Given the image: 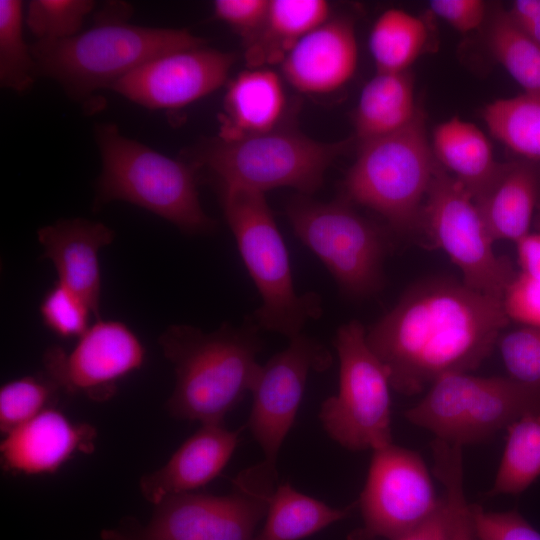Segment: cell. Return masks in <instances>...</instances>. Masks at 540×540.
<instances>
[{
    "label": "cell",
    "instance_id": "obj_1",
    "mask_svg": "<svg viewBox=\"0 0 540 540\" xmlns=\"http://www.w3.org/2000/svg\"><path fill=\"white\" fill-rule=\"evenodd\" d=\"M504 301L452 279L417 284L368 331L391 387L414 395L439 378L475 370L509 323Z\"/></svg>",
    "mask_w": 540,
    "mask_h": 540
},
{
    "label": "cell",
    "instance_id": "obj_2",
    "mask_svg": "<svg viewBox=\"0 0 540 540\" xmlns=\"http://www.w3.org/2000/svg\"><path fill=\"white\" fill-rule=\"evenodd\" d=\"M260 331L252 317L238 326L225 322L212 332L186 324L169 326L158 340L176 376L168 412L201 424L223 423L257 382Z\"/></svg>",
    "mask_w": 540,
    "mask_h": 540
},
{
    "label": "cell",
    "instance_id": "obj_3",
    "mask_svg": "<svg viewBox=\"0 0 540 540\" xmlns=\"http://www.w3.org/2000/svg\"><path fill=\"white\" fill-rule=\"evenodd\" d=\"M132 13L128 3L108 2L89 29L64 40L32 44L37 75L55 80L79 99L110 89L152 59L205 45L202 38L187 29L132 24Z\"/></svg>",
    "mask_w": 540,
    "mask_h": 540
},
{
    "label": "cell",
    "instance_id": "obj_4",
    "mask_svg": "<svg viewBox=\"0 0 540 540\" xmlns=\"http://www.w3.org/2000/svg\"><path fill=\"white\" fill-rule=\"evenodd\" d=\"M101 157L95 206L121 200L144 208L189 235L210 234L217 222L203 210L196 170L123 135L117 125L94 130Z\"/></svg>",
    "mask_w": 540,
    "mask_h": 540
},
{
    "label": "cell",
    "instance_id": "obj_5",
    "mask_svg": "<svg viewBox=\"0 0 540 540\" xmlns=\"http://www.w3.org/2000/svg\"><path fill=\"white\" fill-rule=\"evenodd\" d=\"M224 216L242 260L261 297L252 319L261 330L289 339L323 312L315 292L295 290L288 251L265 194L244 187H220Z\"/></svg>",
    "mask_w": 540,
    "mask_h": 540
},
{
    "label": "cell",
    "instance_id": "obj_6",
    "mask_svg": "<svg viewBox=\"0 0 540 540\" xmlns=\"http://www.w3.org/2000/svg\"><path fill=\"white\" fill-rule=\"evenodd\" d=\"M438 167L420 111L404 129L360 143L343 181V199L375 211L395 232L411 233L420 228Z\"/></svg>",
    "mask_w": 540,
    "mask_h": 540
},
{
    "label": "cell",
    "instance_id": "obj_7",
    "mask_svg": "<svg viewBox=\"0 0 540 540\" xmlns=\"http://www.w3.org/2000/svg\"><path fill=\"white\" fill-rule=\"evenodd\" d=\"M347 148L346 140L321 142L293 129L276 128L237 141H205L186 162L196 171L206 168L219 187H244L264 194L289 187L310 196Z\"/></svg>",
    "mask_w": 540,
    "mask_h": 540
},
{
    "label": "cell",
    "instance_id": "obj_8",
    "mask_svg": "<svg viewBox=\"0 0 540 540\" xmlns=\"http://www.w3.org/2000/svg\"><path fill=\"white\" fill-rule=\"evenodd\" d=\"M531 412H540V385L453 373L436 380L404 416L435 438L463 446L486 441Z\"/></svg>",
    "mask_w": 540,
    "mask_h": 540
},
{
    "label": "cell",
    "instance_id": "obj_9",
    "mask_svg": "<svg viewBox=\"0 0 540 540\" xmlns=\"http://www.w3.org/2000/svg\"><path fill=\"white\" fill-rule=\"evenodd\" d=\"M294 234L326 266L341 292L370 296L384 282V235L345 199L321 202L297 194L285 207Z\"/></svg>",
    "mask_w": 540,
    "mask_h": 540
},
{
    "label": "cell",
    "instance_id": "obj_10",
    "mask_svg": "<svg viewBox=\"0 0 540 540\" xmlns=\"http://www.w3.org/2000/svg\"><path fill=\"white\" fill-rule=\"evenodd\" d=\"M339 389L321 405L320 420L342 447L373 451L392 444L391 387L383 364L369 347L358 320L341 325L334 339Z\"/></svg>",
    "mask_w": 540,
    "mask_h": 540
},
{
    "label": "cell",
    "instance_id": "obj_11",
    "mask_svg": "<svg viewBox=\"0 0 540 540\" xmlns=\"http://www.w3.org/2000/svg\"><path fill=\"white\" fill-rule=\"evenodd\" d=\"M276 468L264 461L233 480L226 495L184 493L154 505L141 540H254L276 487Z\"/></svg>",
    "mask_w": 540,
    "mask_h": 540
},
{
    "label": "cell",
    "instance_id": "obj_12",
    "mask_svg": "<svg viewBox=\"0 0 540 540\" xmlns=\"http://www.w3.org/2000/svg\"><path fill=\"white\" fill-rule=\"evenodd\" d=\"M420 228L459 268L467 286L504 299L517 272L498 256L479 208L467 189L440 165L423 205Z\"/></svg>",
    "mask_w": 540,
    "mask_h": 540
},
{
    "label": "cell",
    "instance_id": "obj_13",
    "mask_svg": "<svg viewBox=\"0 0 540 540\" xmlns=\"http://www.w3.org/2000/svg\"><path fill=\"white\" fill-rule=\"evenodd\" d=\"M441 503L419 453L393 444L376 449L359 498L363 528L349 540H395L430 517Z\"/></svg>",
    "mask_w": 540,
    "mask_h": 540
},
{
    "label": "cell",
    "instance_id": "obj_14",
    "mask_svg": "<svg viewBox=\"0 0 540 540\" xmlns=\"http://www.w3.org/2000/svg\"><path fill=\"white\" fill-rule=\"evenodd\" d=\"M145 356L141 340L125 323L98 319L71 351L48 348L43 365L59 390L104 401L115 394L120 380L143 366Z\"/></svg>",
    "mask_w": 540,
    "mask_h": 540
},
{
    "label": "cell",
    "instance_id": "obj_15",
    "mask_svg": "<svg viewBox=\"0 0 540 540\" xmlns=\"http://www.w3.org/2000/svg\"><path fill=\"white\" fill-rule=\"evenodd\" d=\"M331 363L329 350L302 332L261 366L251 392L248 428L269 466L276 468L279 450L294 423L309 373L323 372Z\"/></svg>",
    "mask_w": 540,
    "mask_h": 540
},
{
    "label": "cell",
    "instance_id": "obj_16",
    "mask_svg": "<svg viewBox=\"0 0 540 540\" xmlns=\"http://www.w3.org/2000/svg\"><path fill=\"white\" fill-rule=\"evenodd\" d=\"M236 58L205 45L179 50L139 66L110 89L147 109L176 110L225 84Z\"/></svg>",
    "mask_w": 540,
    "mask_h": 540
},
{
    "label": "cell",
    "instance_id": "obj_17",
    "mask_svg": "<svg viewBox=\"0 0 540 540\" xmlns=\"http://www.w3.org/2000/svg\"><path fill=\"white\" fill-rule=\"evenodd\" d=\"M96 437L92 425L75 422L49 407L4 435L0 444L1 466L13 474H51L76 454L91 453Z\"/></svg>",
    "mask_w": 540,
    "mask_h": 540
},
{
    "label": "cell",
    "instance_id": "obj_18",
    "mask_svg": "<svg viewBox=\"0 0 540 540\" xmlns=\"http://www.w3.org/2000/svg\"><path fill=\"white\" fill-rule=\"evenodd\" d=\"M359 58L353 24L328 19L305 35L282 61L284 78L306 94H328L343 87L356 72Z\"/></svg>",
    "mask_w": 540,
    "mask_h": 540
},
{
    "label": "cell",
    "instance_id": "obj_19",
    "mask_svg": "<svg viewBox=\"0 0 540 540\" xmlns=\"http://www.w3.org/2000/svg\"><path fill=\"white\" fill-rule=\"evenodd\" d=\"M239 434L240 430H229L223 423L201 424L166 463L141 477V494L156 505L168 497L205 486L228 464L238 445Z\"/></svg>",
    "mask_w": 540,
    "mask_h": 540
},
{
    "label": "cell",
    "instance_id": "obj_20",
    "mask_svg": "<svg viewBox=\"0 0 540 540\" xmlns=\"http://www.w3.org/2000/svg\"><path fill=\"white\" fill-rule=\"evenodd\" d=\"M114 231L101 222L84 218L61 219L37 231L44 252L58 274V281L91 307L100 319V250L114 240Z\"/></svg>",
    "mask_w": 540,
    "mask_h": 540
},
{
    "label": "cell",
    "instance_id": "obj_21",
    "mask_svg": "<svg viewBox=\"0 0 540 540\" xmlns=\"http://www.w3.org/2000/svg\"><path fill=\"white\" fill-rule=\"evenodd\" d=\"M540 199V163H501L493 181L475 201L495 242H518L530 233Z\"/></svg>",
    "mask_w": 540,
    "mask_h": 540
},
{
    "label": "cell",
    "instance_id": "obj_22",
    "mask_svg": "<svg viewBox=\"0 0 540 540\" xmlns=\"http://www.w3.org/2000/svg\"><path fill=\"white\" fill-rule=\"evenodd\" d=\"M286 96L278 74L269 68H248L227 83L218 116V138L237 141L278 128Z\"/></svg>",
    "mask_w": 540,
    "mask_h": 540
},
{
    "label": "cell",
    "instance_id": "obj_23",
    "mask_svg": "<svg viewBox=\"0 0 540 540\" xmlns=\"http://www.w3.org/2000/svg\"><path fill=\"white\" fill-rule=\"evenodd\" d=\"M431 146L438 164L457 179L475 201L489 187L501 166L486 134L474 123L457 116L435 127Z\"/></svg>",
    "mask_w": 540,
    "mask_h": 540
},
{
    "label": "cell",
    "instance_id": "obj_24",
    "mask_svg": "<svg viewBox=\"0 0 540 540\" xmlns=\"http://www.w3.org/2000/svg\"><path fill=\"white\" fill-rule=\"evenodd\" d=\"M324 0H270L267 16L257 33L244 42L248 68L281 64L295 45L329 19Z\"/></svg>",
    "mask_w": 540,
    "mask_h": 540
},
{
    "label": "cell",
    "instance_id": "obj_25",
    "mask_svg": "<svg viewBox=\"0 0 540 540\" xmlns=\"http://www.w3.org/2000/svg\"><path fill=\"white\" fill-rule=\"evenodd\" d=\"M420 111L410 71L376 72L358 99L354 114L356 136L363 143L391 135L410 125Z\"/></svg>",
    "mask_w": 540,
    "mask_h": 540
},
{
    "label": "cell",
    "instance_id": "obj_26",
    "mask_svg": "<svg viewBox=\"0 0 540 540\" xmlns=\"http://www.w3.org/2000/svg\"><path fill=\"white\" fill-rule=\"evenodd\" d=\"M354 506L333 508L284 483L272 494L264 525L254 540L304 539L342 520Z\"/></svg>",
    "mask_w": 540,
    "mask_h": 540
},
{
    "label": "cell",
    "instance_id": "obj_27",
    "mask_svg": "<svg viewBox=\"0 0 540 540\" xmlns=\"http://www.w3.org/2000/svg\"><path fill=\"white\" fill-rule=\"evenodd\" d=\"M429 30L425 21L405 10L392 8L375 21L369 49L376 72H406L425 52Z\"/></svg>",
    "mask_w": 540,
    "mask_h": 540
},
{
    "label": "cell",
    "instance_id": "obj_28",
    "mask_svg": "<svg viewBox=\"0 0 540 540\" xmlns=\"http://www.w3.org/2000/svg\"><path fill=\"white\" fill-rule=\"evenodd\" d=\"M482 117L490 134L519 159L540 163V95L496 99Z\"/></svg>",
    "mask_w": 540,
    "mask_h": 540
},
{
    "label": "cell",
    "instance_id": "obj_29",
    "mask_svg": "<svg viewBox=\"0 0 540 540\" xmlns=\"http://www.w3.org/2000/svg\"><path fill=\"white\" fill-rule=\"evenodd\" d=\"M486 44L524 93L540 95V46L513 21L508 10L498 7L488 18Z\"/></svg>",
    "mask_w": 540,
    "mask_h": 540
},
{
    "label": "cell",
    "instance_id": "obj_30",
    "mask_svg": "<svg viewBox=\"0 0 540 540\" xmlns=\"http://www.w3.org/2000/svg\"><path fill=\"white\" fill-rule=\"evenodd\" d=\"M540 476V412L520 417L507 427V441L488 496L517 495Z\"/></svg>",
    "mask_w": 540,
    "mask_h": 540
},
{
    "label": "cell",
    "instance_id": "obj_31",
    "mask_svg": "<svg viewBox=\"0 0 540 540\" xmlns=\"http://www.w3.org/2000/svg\"><path fill=\"white\" fill-rule=\"evenodd\" d=\"M462 447L438 438L431 443L433 473L444 487L447 540H476L471 504L467 502L464 492Z\"/></svg>",
    "mask_w": 540,
    "mask_h": 540
},
{
    "label": "cell",
    "instance_id": "obj_32",
    "mask_svg": "<svg viewBox=\"0 0 540 540\" xmlns=\"http://www.w3.org/2000/svg\"><path fill=\"white\" fill-rule=\"evenodd\" d=\"M23 4L0 1V83L14 92H26L37 75L31 46L23 36Z\"/></svg>",
    "mask_w": 540,
    "mask_h": 540
},
{
    "label": "cell",
    "instance_id": "obj_33",
    "mask_svg": "<svg viewBox=\"0 0 540 540\" xmlns=\"http://www.w3.org/2000/svg\"><path fill=\"white\" fill-rule=\"evenodd\" d=\"M58 390L47 376H24L5 383L0 388L1 433H9L52 407Z\"/></svg>",
    "mask_w": 540,
    "mask_h": 540
},
{
    "label": "cell",
    "instance_id": "obj_34",
    "mask_svg": "<svg viewBox=\"0 0 540 540\" xmlns=\"http://www.w3.org/2000/svg\"><path fill=\"white\" fill-rule=\"evenodd\" d=\"M91 0H32L26 24L38 41H58L77 35L95 8Z\"/></svg>",
    "mask_w": 540,
    "mask_h": 540
},
{
    "label": "cell",
    "instance_id": "obj_35",
    "mask_svg": "<svg viewBox=\"0 0 540 540\" xmlns=\"http://www.w3.org/2000/svg\"><path fill=\"white\" fill-rule=\"evenodd\" d=\"M44 325L60 338H79L90 327L93 314L88 303L73 290L57 281L40 304Z\"/></svg>",
    "mask_w": 540,
    "mask_h": 540
},
{
    "label": "cell",
    "instance_id": "obj_36",
    "mask_svg": "<svg viewBox=\"0 0 540 540\" xmlns=\"http://www.w3.org/2000/svg\"><path fill=\"white\" fill-rule=\"evenodd\" d=\"M497 346L508 377L540 385V325L524 324L503 332Z\"/></svg>",
    "mask_w": 540,
    "mask_h": 540
},
{
    "label": "cell",
    "instance_id": "obj_37",
    "mask_svg": "<svg viewBox=\"0 0 540 540\" xmlns=\"http://www.w3.org/2000/svg\"><path fill=\"white\" fill-rule=\"evenodd\" d=\"M471 516L476 540H540V532L515 510L489 512L471 504Z\"/></svg>",
    "mask_w": 540,
    "mask_h": 540
},
{
    "label": "cell",
    "instance_id": "obj_38",
    "mask_svg": "<svg viewBox=\"0 0 540 540\" xmlns=\"http://www.w3.org/2000/svg\"><path fill=\"white\" fill-rule=\"evenodd\" d=\"M269 5L268 0H216L213 11L216 18L239 33L246 42L261 28Z\"/></svg>",
    "mask_w": 540,
    "mask_h": 540
},
{
    "label": "cell",
    "instance_id": "obj_39",
    "mask_svg": "<svg viewBox=\"0 0 540 540\" xmlns=\"http://www.w3.org/2000/svg\"><path fill=\"white\" fill-rule=\"evenodd\" d=\"M428 5L432 14L462 34L479 29L487 21V4L482 0H432Z\"/></svg>",
    "mask_w": 540,
    "mask_h": 540
},
{
    "label": "cell",
    "instance_id": "obj_40",
    "mask_svg": "<svg viewBox=\"0 0 540 540\" xmlns=\"http://www.w3.org/2000/svg\"><path fill=\"white\" fill-rule=\"evenodd\" d=\"M508 13L513 21L540 46V0H516Z\"/></svg>",
    "mask_w": 540,
    "mask_h": 540
},
{
    "label": "cell",
    "instance_id": "obj_41",
    "mask_svg": "<svg viewBox=\"0 0 540 540\" xmlns=\"http://www.w3.org/2000/svg\"><path fill=\"white\" fill-rule=\"evenodd\" d=\"M448 518L442 498L440 507L425 521L395 540H447Z\"/></svg>",
    "mask_w": 540,
    "mask_h": 540
},
{
    "label": "cell",
    "instance_id": "obj_42",
    "mask_svg": "<svg viewBox=\"0 0 540 540\" xmlns=\"http://www.w3.org/2000/svg\"><path fill=\"white\" fill-rule=\"evenodd\" d=\"M520 275L540 278V231L529 233L515 243Z\"/></svg>",
    "mask_w": 540,
    "mask_h": 540
},
{
    "label": "cell",
    "instance_id": "obj_43",
    "mask_svg": "<svg viewBox=\"0 0 540 540\" xmlns=\"http://www.w3.org/2000/svg\"><path fill=\"white\" fill-rule=\"evenodd\" d=\"M140 525L133 521H126L124 524L104 530L100 540H141L139 534Z\"/></svg>",
    "mask_w": 540,
    "mask_h": 540
},
{
    "label": "cell",
    "instance_id": "obj_44",
    "mask_svg": "<svg viewBox=\"0 0 540 540\" xmlns=\"http://www.w3.org/2000/svg\"><path fill=\"white\" fill-rule=\"evenodd\" d=\"M534 225L537 228V231H540V199L534 217Z\"/></svg>",
    "mask_w": 540,
    "mask_h": 540
}]
</instances>
